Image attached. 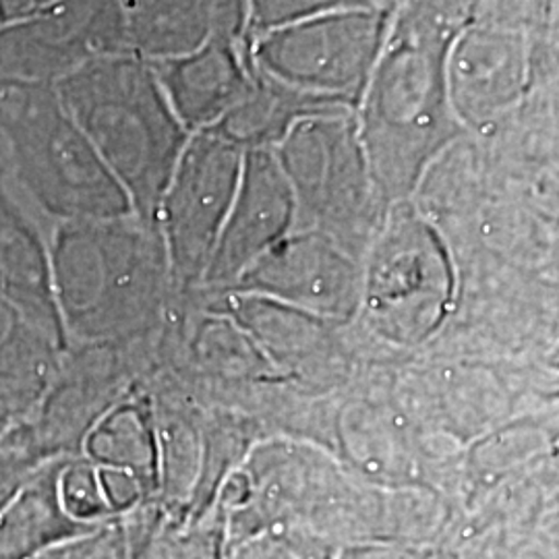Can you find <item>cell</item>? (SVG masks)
<instances>
[{"mask_svg": "<svg viewBox=\"0 0 559 559\" xmlns=\"http://www.w3.org/2000/svg\"><path fill=\"white\" fill-rule=\"evenodd\" d=\"M57 0H0V25H11L38 15Z\"/></svg>", "mask_w": 559, "mask_h": 559, "instance_id": "cb8c5ba5", "label": "cell"}, {"mask_svg": "<svg viewBox=\"0 0 559 559\" xmlns=\"http://www.w3.org/2000/svg\"><path fill=\"white\" fill-rule=\"evenodd\" d=\"M59 559H124V540L117 531L102 524L92 533L62 545Z\"/></svg>", "mask_w": 559, "mask_h": 559, "instance_id": "603a6c76", "label": "cell"}, {"mask_svg": "<svg viewBox=\"0 0 559 559\" xmlns=\"http://www.w3.org/2000/svg\"><path fill=\"white\" fill-rule=\"evenodd\" d=\"M344 559H419L408 551H399V549H357L348 554Z\"/></svg>", "mask_w": 559, "mask_h": 559, "instance_id": "d4e9b609", "label": "cell"}, {"mask_svg": "<svg viewBox=\"0 0 559 559\" xmlns=\"http://www.w3.org/2000/svg\"><path fill=\"white\" fill-rule=\"evenodd\" d=\"M59 498L64 512L87 526H100L115 516L102 489L98 466L78 456L69 459L59 473Z\"/></svg>", "mask_w": 559, "mask_h": 559, "instance_id": "44dd1931", "label": "cell"}, {"mask_svg": "<svg viewBox=\"0 0 559 559\" xmlns=\"http://www.w3.org/2000/svg\"><path fill=\"white\" fill-rule=\"evenodd\" d=\"M255 69V67H253ZM334 110L267 80L255 69L245 98L210 131L247 150H276L297 120Z\"/></svg>", "mask_w": 559, "mask_h": 559, "instance_id": "e0dca14e", "label": "cell"}, {"mask_svg": "<svg viewBox=\"0 0 559 559\" xmlns=\"http://www.w3.org/2000/svg\"><path fill=\"white\" fill-rule=\"evenodd\" d=\"M115 55H127L120 0H57L0 29V80L57 85Z\"/></svg>", "mask_w": 559, "mask_h": 559, "instance_id": "9c48e42d", "label": "cell"}, {"mask_svg": "<svg viewBox=\"0 0 559 559\" xmlns=\"http://www.w3.org/2000/svg\"><path fill=\"white\" fill-rule=\"evenodd\" d=\"M57 462L62 460L46 454L23 417L0 425V510Z\"/></svg>", "mask_w": 559, "mask_h": 559, "instance_id": "ffe728a7", "label": "cell"}, {"mask_svg": "<svg viewBox=\"0 0 559 559\" xmlns=\"http://www.w3.org/2000/svg\"><path fill=\"white\" fill-rule=\"evenodd\" d=\"M59 549H55V551H50V554H46V556H41L38 559H59Z\"/></svg>", "mask_w": 559, "mask_h": 559, "instance_id": "83f0119b", "label": "cell"}, {"mask_svg": "<svg viewBox=\"0 0 559 559\" xmlns=\"http://www.w3.org/2000/svg\"><path fill=\"white\" fill-rule=\"evenodd\" d=\"M365 2H369L371 7H378V9H385V11H392L396 4H399L400 0H365Z\"/></svg>", "mask_w": 559, "mask_h": 559, "instance_id": "4316f807", "label": "cell"}, {"mask_svg": "<svg viewBox=\"0 0 559 559\" xmlns=\"http://www.w3.org/2000/svg\"><path fill=\"white\" fill-rule=\"evenodd\" d=\"M150 64L189 135L214 129L245 98L255 73L245 38L210 41L189 55Z\"/></svg>", "mask_w": 559, "mask_h": 559, "instance_id": "4fadbf2b", "label": "cell"}, {"mask_svg": "<svg viewBox=\"0 0 559 559\" xmlns=\"http://www.w3.org/2000/svg\"><path fill=\"white\" fill-rule=\"evenodd\" d=\"M274 154L295 198L293 230L321 235L355 260L367 253L390 207L371 177L355 110L297 120Z\"/></svg>", "mask_w": 559, "mask_h": 559, "instance_id": "5b68a950", "label": "cell"}, {"mask_svg": "<svg viewBox=\"0 0 559 559\" xmlns=\"http://www.w3.org/2000/svg\"><path fill=\"white\" fill-rule=\"evenodd\" d=\"M247 32L245 38L251 40L261 34L290 27L300 21L313 20L325 13L342 9L371 7L365 0H242Z\"/></svg>", "mask_w": 559, "mask_h": 559, "instance_id": "7402d4cb", "label": "cell"}, {"mask_svg": "<svg viewBox=\"0 0 559 559\" xmlns=\"http://www.w3.org/2000/svg\"><path fill=\"white\" fill-rule=\"evenodd\" d=\"M127 55L145 62L177 59L247 32L242 0H120Z\"/></svg>", "mask_w": 559, "mask_h": 559, "instance_id": "5bb4252c", "label": "cell"}, {"mask_svg": "<svg viewBox=\"0 0 559 559\" xmlns=\"http://www.w3.org/2000/svg\"><path fill=\"white\" fill-rule=\"evenodd\" d=\"M388 20L390 11L378 7L342 9L245 40L267 80L321 106L357 110Z\"/></svg>", "mask_w": 559, "mask_h": 559, "instance_id": "8992f818", "label": "cell"}, {"mask_svg": "<svg viewBox=\"0 0 559 559\" xmlns=\"http://www.w3.org/2000/svg\"><path fill=\"white\" fill-rule=\"evenodd\" d=\"M62 106L119 180L133 214L156 222L162 193L189 141L150 62L115 55L59 81Z\"/></svg>", "mask_w": 559, "mask_h": 559, "instance_id": "277c9868", "label": "cell"}, {"mask_svg": "<svg viewBox=\"0 0 559 559\" xmlns=\"http://www.w3.org/2000/svg\"><path fill=\"white\" fill-rule=\"evenodd\" d=\"M240 282L323 318H346L362 293L359 263L332 240L293 230L263 253Z\"/></svg>", "mask_w": 559, "mask_h": 559, "instance_id": "8fae6325", "label": "cell"}, {"mask_svg": "<svg viewBox=\"0 0 559 559\" xmlns=\"http://www.w3.org/2000/svg\"><path fill=\"white\" fill-rule=\"evenodd\" d=\"M48 251L67 348L145 332L177 284L158 224L135 214L57 224Z\"/></svg>", "mask_w": 559, "mask_h": 559, "instance_id": "7a4b0ae2", "label": "cell"}, {"mask_svg": "<svg viewBox=\"0 0 559 559\" xmlns=\"http://www.w3.org/2000/svg\"><path fill=\"white\" fill-rule=\"evenodd\" d=\"M295 198L274 150L242 154L239 187L201 282L239 280L263 253L293 233Z\"/></svg>", "mask_w": 559, "mask_h": 559, "instance_id": "7c38bea8", "label": "cell"}, {"mask_svg": "<svg viewBox=\"0 0 559 559\" xmlns=\"http://www.w3.org/2000/svg\"><path fill=\"white\" fill-rule=\"evenodd\" d=\"M0 29H2V25H0Z\"/></svg>", "mask_w": 559, "mask_h": 559, "instance_id": "f1b7e54d", "label": "cell"}, {"mask_svg": "<svg viewBox=\"0 0 559 559\" xmlns=\"http://www.w3.org/2000/svg\"><path fill=\"white\" fill-rule=\"evenodd\" d=\"M64 348L0 297V392L23 415L55 376Z\"/></svg>", "mask_w": 559, "mask_h": 559, "instance_id": "ac0fdd59", "label": "cell"}, {"mask_svg": "<svg viewBox=\"0 0 559 559\" xmlns=\"http://www.w3.org/2000/svg\"><path fill=\"white\" fill-rule=\"evenodd\" d=\"M471 9L460 0H400L355 110L381 201L411 200L427 170L464 133L448 83V59Z\"/></svg>", "mask_w": 559, "mask_h": 559, "instance_id": "6da1fadb", "label": "cell"}, {"mask_svg": "<svg viewBox=\"0 0 559 559\" xmlns=\"http://www.w3.org/2000/svg\"><path fill=\"white\" fill-rule=\"evenodd\" d=\"M0 185L48 233L133 214L55 85L0 80Z\"/></svg>", "mask_w": 559, "mask_h": 559, "instance_id": "3957f363", "label": "cell"}, {"mask_svg": "<svg viewBox=\"0 0 559 559\" xmlns=\"http://www.w3.org/2000/svg\"><path fill=\"white\" fill-rule=\"evenodd\" d=\"M81 456L96 466L127 471L143 487L158 480L156 429L140 404L112 406L87 433Z\"/></svg>", "mask_w": 559, "mask_h": 559, "instance_id": "d6986e66", "label": "cell"}, {"mask_svg": "<svg viewBox=\"0 0 559 559\" xmlns=\"http://www.w3.org/2000/svg\"><path fill=\"white\" fill-rule=\"evenodd\" d=\"M64 462L46 468L0 510V559H38L98 528L64 512L59 498V473Z\"/></svg>", "mask_w": 559, "mask_h": 559, "instance_id": "2e32d148", "label": "cell"}, {"mask_svg": "<svg viewBox=\"0 0 559 559\" xmlns=\"http://www.w3.org/2000/svg\"><path fill=\"white\" fill-rule=\"evenodd\" d=\"M20 417V408L13 400L9 399L7 394L0 392V425H4L7 420Z\"/></svg>", "mask_w": 559, "mask_h": 559, "instance_id": "484cf974", "label": "cell"}, {"mask_svg": "<svg viewBox=\"0 0 559 559\" xmlns=\"http://www.w3.org/2000/svg\"><path fill=\"white\" fill-rule=\"evenodd\" d=\"M381 320L411 334L431 323L450 288L445 249L406 203L392 205L367 249L362 284Z\"/></svg>", "mask_w": 559, "mask_h": 559, "instance_id": "30bf717a", "label": "cell"}, {"mask_svg": "<svg viewBox=\"0 0 559 559\" xmlns=\"http://www.w3.org/2000/svg\"><path fill=\"white\" fill-rule=\"evenodd\" d=\"M0 297L67 350L52 293L48 237L0 185Z\"/></svg>", "mask_w": 559, "mask_h": 559, "instance_id": "9a60e30c", "label": "cell"}, {"mask_svg": "<svg viewBox=\"0 0 559 559\" xmlns=\"http://www.w3.org/2000/svg\"><path fill=\"white\" fill-rule=\"evenodd\" d=\"M242 154L214 131L193 133L182 147L156 212L177 284L191 286L205 276L237 195Z\"/></svg>", "mask_w": 559, "mask_h": 559, "instance_id": "52a82bcc", "label": "cell"}, {"mask_svg": "<svg viewBox=\"0 0 559 559\" xmlns=\"http://www.w3.org/2000/svg\"><path fill=\"white\" fill-rule=\"evenodd\" d=\"M549 81H556V38L466 25L450 50V98L464 133L508 115Z\"/></svg>", "mask_w": 559, "mask_h": 559, "instance_id": "ba28073f", "label": "cell"}]
</instances>
